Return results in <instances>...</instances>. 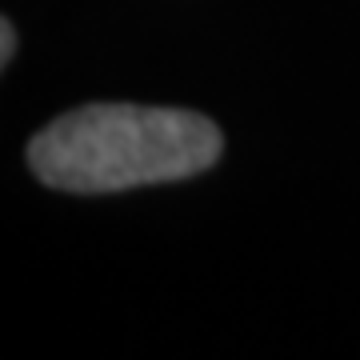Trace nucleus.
I'll return each mask as SVG.
<instances>
[{"instance_id": "nucleus-2", "label": "nucleus", "mask_w": 360, "mask_h": 360, "mask_svg": "<svg viewBox=\"0 0 360 360\" xmlns=\"http://www.w3.org/2000/svg\"><path fill=\"white\" fill-rule=\"evenodd\" d=\"M8 56H13V25L4 20V60H8Z\"/></svg>"}, {"instance_id": "nucleus-1", "label": "nucleus", "mask_w": 360, "mask_h": 360, "mask_svg": "<svg viewBox=\"0 0 360 360\" xmlns=\"http://www.w3.org/2000/svg\"><path fill=\"white\" fill-rule=\"evenodd\" d=\"M217 156L220 132L208 116L144 104H89L28 144L32 172L60 193H120L196 176Z\"/></svg>"}]
</instances>
